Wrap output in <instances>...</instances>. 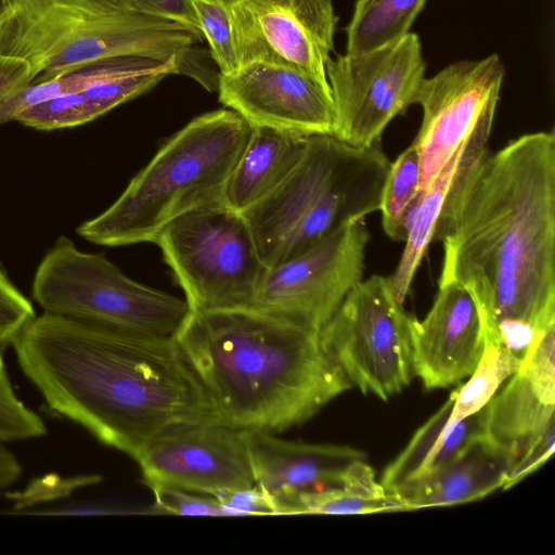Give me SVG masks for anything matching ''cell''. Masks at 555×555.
<instances>
[{
  "label": "cell",
  "mask_w": 555,
  "mask_h": 555,
  "mask_svg": "<svg viewBox=\"0 0 555 555\" xmlns=\"http://www.w3.org/2000/svg\"><path fill=\"white\" fill-rule=\"evenodd\" d=\"M490 132H481L464 143L434 180L424 190H418L410 204L404 217L405 246L396 270L388 276L399 304L405 301L454 180L470 155L487 147Z\"/></svg>",
  "instance_id": "22"
},
{
  "label": "cell",
  "mask_w": 555,
  "mask_h": 555,
  "mask_svg": "<svg viewBox=\"0 0 555 555\" xmlns=\"http://www.w3.org/2000/svg\"><path fill=\"white\" fill-rule=\"evenodd\" d=\"M370 232L364 220L344 224L267 268L253 308L320 331L363 279Z\"/></svg>",
  "instance_id": "11"
},
{
  "label": "cell",
  "mask_w": 555,
  "mask_h": 555,
  "mask_svg": "<svg viewBox=\"0 0 555 555\" xmlns=\"http://www.w3.org/2000/svg\"><path fill=\"white\" fill-rule=\"evenodd\" d=\"M203 38L139 11L131 0H0V54L26 61L30 85L101 59L142 55L178 61L208 89L215 77L199 64Z\"/></svg>",
  "instance_id": "4"
},
{
  "label": "cell",
  "mask_w": 555,
  "mask_h": 555,
  "mask_svg": "<svg viewBox=\"0 0 555 555\" xmlns=\"http://www.w3.org/2000/svg\"><path fill=\"white\" fill-rule=\"evenodd\" d=\"M101 480L98 475L62 478L50 476L34 480L23 492L11 494L10 498L16 501L15 508L22 509L38 501L54 500L68 495L73 490Z\"/></svg>",
  "instance_id": "32"
},
{
  "label": "cell",
  "mask_w": 555,
  "mask_h": 555,
  "mask_svg": "<svg viewBox=\"0 0 555 555\" xmlns=\"http://www.w3.org/2000/svg\"><path fill=\"white\" fill-rule=\"evenodd\" d=\"M135 461L150 489L216 496L256 485L246 430L216 422L173 424L153 437Z\"/></svg>",
  "instance_id": "13"
},
{
  "label": "cell",
  "mask_w": 555,
  "mask_h": 555,
  "mask_svg": "<svg viewBox=\"0 0 555 555\" xmlns=\"http://www.w3.org/2000/svg\"><path fill=\"white\" fill-rule=\"evenodd\" d=\"M395 298L388 276L359 282L320 330V344L351 387L380 400L402 391L415 377L409 315Z\"/></svg>",
  "instance_id": "9"
},
{
  "label": "cell",
  "mask_w": 555,
  "mask_h": 555,
  "mask_svg": "<svg viewBox=\"0 0 555 555\" xmlns=\"http://www.w3.org/2000/svg\"><path fill=\"white\" fill-rule=\"evenodd\" d=\"M47 434L43 420L15 393L0 353V441H20Z\"/></svg>",
  "instance_id": "29"
},
{
  "label": "cell",
  "mask_w": 555,
  "mask_h": 555,
  "mask_svg": "<svg viewBox=\"0 0 555 555\" xmlns=\"http://www.w3.org/2000/svg\"><path fill=\"white\" fill-rule=\"evenodd\" d=\"M391 162L331 133L310 134L289 175L242 212L270 268L302 253L335 229L378 211Z\"/></svg>",
  "instance_id": "6"
},
{
  "label": "cell",
  "mask_w": 555,
  "mask_h": 555,
  "mask_svg": "<svg viewBox=\"0 0 555 555\" xmlns=\"http://www.w3.org/2000/svg\"><path fill=\"white\" fill-rule=\"evenodd\" d=\"M309 135L251 126L248 141L227 182L224 204L242 214L271 193L301 158Z\"/></svg>",
  "instance_id": "21"
},
{
  "label": "cell",
  "mask_w": 555,
  "mask_h": 555,
  "mask_svg": "<svg viewBox=\"0 0 555 555\" xmlns=\"http://www.w3.org/2000/svg\"><path fill=\"white\" fill-rule=\"evenodd\" d=\"M521 362L508 349L487 344L468 382L455 389L450 421H460L483 409L502 384L519 370Z\"/></svg>",
  "instance_id": "25"
},
{
  "label": "cell",
  "mask_w": 555,
  "mask_h": 555,
  "mask_svg": "<svg viewBox=\"0 0 555 555\" xmlns=\"http://www.w3.org/2000/svg\"><path fill=\"white\" fill-rule=\"evenodd\" d=\"M420 156L411 144L391 162L379 203L384 232L392 241H405L404 217L420 190Z\"/></svg>",
  "instance_id": "26"
},
{
  "label": "cell",
  "mask_w": 555,
  "mask_h": 555,
  "mask_svg": "<svg viewBox=\"0 0 555 555\" xmlns=\"http://www.w3.org/2000/svg\"><path fill=\"white\" fill-rule=\"evenodd\" d=\"M426 0H357L347 27V52L363 53L406 34Z\"/></svg>",
  "instance_id": "24"
},
{
  "label": "cell",
  "mask_w": 555,
  "mask_h": 555,
  "mask_svg": "<svg viewBox=\"0 0 555 555\" xmlns=\"http://www.w3.org/2000/svg\"><path fill=\"white\" fill-rule=\"evenodd\" d=\"M410 333L415 377L427 389L448 388L469 377L486 347L477 306L453 281H438L425 318L411 317Z\"/></svg>",
  "instance_id": "16"
},
{
  "label": "cell",
  "mask_w": 555,
  "mask_h": 555,
  "mask_svg": "<svg viewBox=\"0 0 555 555\" xmlns=\"http://www.w3.org/2000/svg\"><path fill=\"white\" fill-rule=\"evenodd\" d=\"M229 7L240 67L281 65L330 85L337 23L332 0H234Z\"/></svg>",
  "instance_id": "14"
},
{
  "label": "cell",
  "mask_w": 555,
  "mask_h": 555,
  "mask_svg": "<svg viewBox=\"0 0 555 555\" xmlns=\"http://www.w3.org/2000/svg\"><path fill=\"white\" fill-rule=\"evenodd\" d=\"M22 474V466L15 455L0 441V489L14 483Z\"/></svg>",
  "instance_id": "37"
},
{
  "label": "cell",
  "mask_w": 555,
  "mask_h": 555,
  "mask_svg": "<svg viewBox=\"0 0 555 555\" xmlns=\"http://www.w3.org/2000/svg\"><path fill=\"white\" fill-rule=\"evenodd\" d=\"M399 511H406L403 500L384 489L364 460L354 463L340 482L294 495L280 506L279 515H357Z\"/></svg>",
  "instance_id": "23"
},
{
  "label": "cell",
  "mask_w": 555,
  "mask_h": 555,
  "mask_svg": "<svg viewBox=\"0 0 555 555\" xmlns=\"http://www.w3.org/2000/svg\"><path fill=\"white\" fill-rule=\"evenodd\" d=\"M199 30L209 46L219 74L229 75L240 68L229 3L223 0H191Z\"/></svg>",
  "instance_id": "27"
},
{
  "label": "cell",
  "mask_w": 555,
  "mask_h": 555,
  "mask_svg": "<svg viewBox=\"0 0 555 555\" xmlns=\"http://www.w3.org/2000/svg\"><path fill=\"white\" fill-rule=\"evenodd\" d=\"M81 92L66 93L46 100L20 112L14 120L39 130L70 128L93 120Z\"/></svg>",
  "instance_id": "28"
},
{
  "label": "cell",
  "mask_w": 555,
  "mask_h": 555,
  "mask_svg": "<svg viewBox=\"0 0 555 555\" xmlns=\"http://www.w3.org/2000/svg\"><path fill=\"white\" fill-rule=\"evenodd\" d=\"M219 101L251 126L300 134L334 133L335 106L330 85L281 65L254 62L218 74Z\"/></svg>",
  "instance_id": "15"
},
{
  "label": "cell",
  "mask_w": 555,
  "mask_h": 555,
  "mask_svg": "<svg viewBox=\"0 0 555 555\" xmlns=\"http://www.w3.org/2000/svg\"><path fill=\"white\" fill-rule=\"evenodd\" d=\"M251 132L240 114L199 115L176 132L99 216L77 233L103 246L155 243L160 231L196 208L224 203L229 177Z\"/></svg>",
  "instance_id": "5"
},
{
  "label": "cell",
  "mask_w": 555,
  "mask_h": 555,
  "mask_svg": "<svg viewBox=\"0 0 555 555\" xmlns=\"http://www.w3.org/2000/svg\"><path fill=\"white\" fill-rule=\"evenodd\" d=\"M554 412L555 388L518 370L485 405V437L509 454L514 464L555 425Z\"/></svg>",
  "instance_id": "20"
},
{
  "label": "cell",
  "mask_w": 555,
  "mask_h": 555,
  "mask_svg": "<svg viewBox=\"0 0 555 555\" xmlns=\"http://www.w3.org/2000/svg\"><path fill=\"white\" fill-rule=\"evenodd\" d=\"M30 85V69L26 61L0 54V124L15 115V98Z\"/></svg>",
  "instance_id": "33"
},
{
  "label": "cell",
  "mask_w": 555,
  "mask_h": 555,
  "mask_svg": "<svg viewBox=\"0 0 555 555\" xmlns=\"http://www.w3.org/2000/svg\"><path fill=\"white\" fill-rule=\"evenodd\" d=\"M154 493V512L182 516H229L221 503L212 495L194 494L175 488L158 487Z\"/></svg>",
  "instance_id": "31"
},
{
  "label": "cell",
  "mask_w": 555,
  "mask_h": 555,
  "mask_svg": "<svg viewBox=\"0 0 555 555\" xmlns=\"http://www.w3.org/2000/svg\"><path fill=\"white\" fill-rule=\"evenodd\" d=\"M512 465L509 454L481 436L452 462L399 496L406 511L473 502L504 489Z\"/></svg>",
  "instance_id": "18"
},
{
  "label": "cell",
  "mask_w": 555,
  "mask_h": 555,
  "mask_svg": "<svg viewBox=\"0 0 555 555\" xmlns=\"http://www.w3.org/2000/svg\"><path fill=\"white\" fill-rule=\"evenodd\" d=\"M12 346L51 411L134 460L173 424L217 423L175 338L43 312Z\"/></svg>",
  "instance_id": "2"
},
{
  "label": "cell",
  "mask_w": 555,
  "mask_h": 555,
  "mask_svg": "<svg viewBox=\"0 0 555 555\" xmlns=\"http://www.w3.org/2000/svg\"><path fill=\"white\" fill-rule=\"evenodd\" d=\"M223 1L227 2V3H230V2H232L234 0H223Z\"/></svg>",
  "instance_id": "38"
},
{
  "label": "cell",
  "mask_w": 555,
  "mask_h": 555,
  "mask_svg": "<svg viewBox=\"0 0 555 555\" xmlns=\"http://www.w3.org/2000/svg\"><path fill=\"white\" fill-rule=\"evenodd\" d=\"M229 516L276 515L275 508L258 485L228 490L215 496Z\"/></svg>",
  "instance_id": "34"
},
{
  "label": "cell",
  "mask_w": 555,
  "mask_h": 555,
  "mask_svg": "<svg viewBox=\"0 0 555 555\" xmlns=\"http://www.w3.org/2000/svg\"><path fill=\"white\" fill-rule=\"evenodd\" d=\"M417 35L383 48L330 59L326 77L334 106V135L354 146L377 145L386 127L413 104L424 78Z\"/></svg>",
  "instance_id": "10"
},
{
  "label": "cell",
  "mask_w": 555,
  "mask_h": 555,
  "mask_svg": "<svg viewBox=\"0 0 555 555\" xmlns=\"http://www.w3.org/2000/svg\"><path fill=\"white\" fill-rule=\"evenodd\" d=\"M454 399L455 390L385 468L380 483L387 492L399 495L452 462L475 439L485 436L483 409L460 421H450Z\"/></svg>",
  "instance_id": "19"
},
{
  "label": "cell",
  "mask_w": 555,
  "mask_h": 555,
  "mask_svg": "<svg viewBox=\"0 0 555 555\" xmlns=\"http://www.w3.org/2000/svg\"><path fill=\"white\" fill-rule=\"evenodd\" d=\"M155 244L191 311L251 309L267 271L246 219L224 203L191 210Z\"/></svg>",
  "instance_id": "8"
},
{
  "label": "cell",
  "mask_w": 555,
  "mask_h": 555,
  "mask_svg": "<svg viewBox=\"0 0 555 555\" xmlns=\"http://www.w3.org/2000/svg\"><path fill=\"white\" fill-rule=\"evenodd\" d=\"M135 8L151 16L172 21L199 30L191 0H131Z\"/></svg>",
  "instance_id": "36"
},
{
  "label": "cell",
  "mask_w": 555,
  "mask_h": 555,
  "mask_svg": "<svg viewBox=\"0 0 555 555\" xmlns=\"http://www.w3.org/2000/svg\"><path fill=\"white\" fill-rule=\"evenodd\" d=\"M318 330L250 309L191 311L175 339L217 423L283 431L351 388Z\"/></svg>",
  "instance_id": "3"
},
{
  "label": "cell",
  "mask_w": 555,
  "mask_h": 555,
  "mask_svg": "<svg viewBox=\"0 0 555 555\" xmlns=\"http://www.w3.org/2000/svg\"><path fill=\"white\" fill-rule=\"evenodd\" d=\"M555 425L550 427L527 451L513 464L504 489L518 483L539 468L554 453Z\"/></svg>",
  "instance_id": "35"
},
{
  "label": "cell",
  "mask_w": 555,
  "mask_h": 555,
  "mask_svg": "<svg viewBox=\"0 0 555 555\" xmlns=\"http://www.w3.org/2000/svg\"><path fill=\"white\" fill-rule=\"evenodd\" d=\"M434 240L443 247L439 281L470 294L486 344L522 360L535 336L555 325L554 131L472 154Z\"/></svg>",
  "instance_id": "1"
},
{
  "label": "cell",
  "mask_w": 555,
  "mask_h": 555,
  "mask_svg": "<svg viewBox=\"0 0 555 555\" xmlns=\"http://www.w3.org/2000/svg\"><path fill=\"white\" fill-rule=\"evenodd\" d=\"M505 75L498 54L455 62L423 78L413 104L422 107L420 130L412 144L421 165L424 190L469 139L491 132Z\"/></svg>",
  "instance_id": "12"
},
{
  "label": "cell",
  "mask_w": 555,
  "mask_h": 555,
  "mask_svg": "<svg viewBox=\"0 0 555 555\" xmlns=\"http://www.w3.org/2000/svg\"><path fill=\"white\" fill-rule=\"evenodd\" d=\"M31 294L43 312L149 337L175 338L191 313L185 299L128 278L65 236L41 259Z\"/></svg>",
  "instance_id": "7"
},
{
  "label": "cell",
  "mask_w": 555,
  "mask_h": 555,
  "mask_svg": "<svg viewBox=\"0 0 555 555\" xmlns=\"http://www.w3.org/2000/svg\"><path fill=\"white\" fill-rule=\"evenodd\" d=\"M36 315L33 304L0 267V349L12 345Z\"/></svg>",
  "instance_id": "30"
},
{
  "label": "cell",
  "mask_w": 555,
  "mask_h": 555,
  "mask_svg": "<svg viewBox=\"0 0 555 555\" xmlns=\"http://www.w3.org/2000/svg\"><path fill=\"white\" fill-rule=\"evenodd\" d=\"M246 440L256 485L276 515L294 495L338 483L354 463L367 460L349 446L285 440L268 431L246 430Z\"/></svg>",
  "instance_id": "17"
}]
</instances>
